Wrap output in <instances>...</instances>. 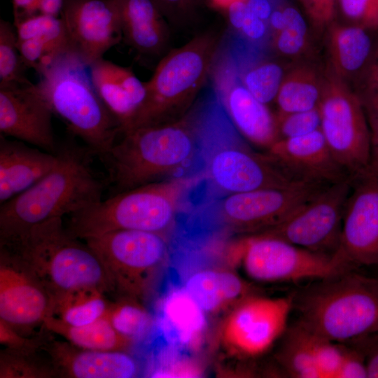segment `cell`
Here are the masks:
<instances>
[{"label": "cell", "instance_id": "ac0fdd59", "mask_svg": "<svg viewBox=\"0 0 378 378\" xmlns=\"http://www.w3.org/2000/svg\"><path fill=\"white\" fill-rule=\"evenodd\" d=\"M59 17L70 48L89 66L122 38L115 0H64Z\"/></svg>", "mask_w": 378, "mask_h": 378}, {"label": "cell", "instance_id": "44dd1931", "mask_svg": "<svg viewBox=\"0 0 378 378\" xmlns=\"http://www.w3.org/2000/svg\"><path fill=\"white\" fill-rule=\"evenodd\" d=\"M76 347L66 342L43 340L41 349L48 354L57 377L130 378L137 374L136 363L122 351Z\"/></svg>", "mask_w": 378, "mask_h": 378}, {"label": "cell", "instance_id": "7dc6e473", "mask_svg": "<svg viewBox=\"0 0 378 378\" xmlns=\"http://www.w3.org/2000/svg\"><path fill=\"white\" fill-rule=\"evenodd\" d=\"M355 85L356 92L378 88V38L370 62Z\"/></svg>", "mask_w": 378, "mask_h": 378}, {"label": "cell", "instance_id": "8992f818", "mask_svg": "<svg viewBox=\"0 0 378 378\" xmlns=\"http://www.w3.org/2000/svg\"><path fill=\"white\" fill-rule=\"evenodd\" d=\"M121 135L102 158L117 193L160 181L200 153L187 113L175 122L140 127Z\"/></svg>", "mask_w": 378, "mask_h": 378}, {"label": "cell", "instance_id": "d590c367", "mask_svg": "<svg viewBox=\"0 0 378 378\" xmlns=\"http://www.w3.org/2000/svg\"><path fill=\"white\" fill-rule=\"evenodd\" d=\"M107 313L114 328L132 340L142 336L151 325L150 315L142 307L132 302L116 304L108 308Z\"/></svg>", "mask_w": 378, "mask_h": 378}, {"label": "cell", "instance_id": "ab89813d", "mask_svg": "<svg viewBox=\"0 0 378 378\" xmlns=\"http://www.w3.org/2000/svg\"><path fill=\"white\" fill-rule=\"evenodd\" d=\"M272 44L281 55L297 57L305 53L310 46L309 35L285 27L272 36Z\"/></svg>", "mask_w": 378, "mask_h": 378}, {"label": "cell", "instance_id": "cb8c5ba5", "mask_svg": "<svg viewBox=\"0 0 378 378\" xmlns=\"http://www.w3.org/2000/svg\"><path fill=\"white\" fill-rule=\"evenodd\" d=\"M326 35L328 67L348 83H357L372 55L378 31L354 24H341L334 21Z\"/></svg>", "mask_w": 378, "mask_h": 378}, {"label": "cell", "instance_id": "d4e9b609", "mask_svg": "<svg viewBox=\"0 0 378 378\" xmlns=\"http://www.w3.org/2000/svg\"><path fill=\"white\" fill-rule=\"evenodd\" d=\"M122 38L136 53L156 57L169 39L167 21L153 0H115Z\"/></svg>", "mask_w": 378, "mask_h": 378}, {"label": "cell", "instance_id": "b9f144b4", "mask_svg": "<svg viewBox=\"0 0 378 378\" xmlns=\"http://www.w3.org/2000/svg\"><path fill=\"white\" fill-rule=\"evenodd\" d=\"M43 339L27 338L20 335L15 328L0 319V342L6 349L19 353H33L41 349Z\"/></svg>", "mask_w": 378, "mask_h": 378}, {"label": "cell", "instance_id": "1f68e13d", "mask_svg": "<svg viewBox=\"0 0 378 378\" xmlns=\"http://www.w3.org/2000/svg\"><path fill=\"white\" fill-rule=\"evenodd\" d=\"M108 309L102 293L85 291L58 304L54 315L59 313V318L66 323L81 326L90 324L103 317Z\"/></svg>", "mask_w": 378, "mask_h": 378}, {"label": "cell", "instance_id": "9a60e30c", "mask_svg": "<svg viewBox=\"0 0 378 378\" xmlns=\"http://www.w3.org/2000/svg\"><path fill=\"white\" fill-rule=\"evenodd\" d=\"M211 72L213 90L234 127L251 142L269 148L279 139L276 118L243 85L227 50L218 51Z\"/></svg>", "mask_w": 378, "mask_h": 378}, {"label": "cell", "instance_id": "9f6ffc18", "mask_svg": "<svg viewBox=\"0 0 378 378\" xmlns=\"http://www.w3.org/2000/svg\"><path fill=\"white\" fill-rule=\"evenodd\" d=\"M300 1H301L303 6H304L309 0H300Z\"/></svg>", "mask_w": 378, "mask_h": 378}, {"label": "cell", "instance_id": "f6af8a7d", "mask_svg": "<svg viewBox=\"0 0 378 378\" xmlns=\"http://www.w3.org/2000/svg\"><path fill=\"white\" fill-rule=\"evenodd\" d=\"M346 344L353 346L364 356L368 377L378 378V331L353 340Z\"/></svg>", "mask_w": 378, "mask_h": 378}, {"label": "cell", "instance_id": "7bdbcfd3", "mask_svg": "<svg viewBox=\"0 0 378 378\" xmlns=\"http://www.w3.org/2000/svg\"><path fill=\"white\" fill-rule=\"evenodd\" d=\"M341 344L343 358L336 378H367V365L363 354L349 344Z\"/></svg>", "mask_w": 378, "mask_h": 378}, {"label": "cell", "instance_id": "816d5d0a", "mask_svg": "<svg viewBox=\"0 0 378 378\" xmlns=\"http://www.w3.org/2000/svg\"><path fill=\"white\" fill-rule=\"evenodd\" d=\"M228 20L234 29L239 31L247 13L246 1H238L227 9Z\"/></svg>", "mask_w": 378, "mask_h": 378}, {"label": "cell", "instance_id": "836d02e7", "mask_svg": "<svg viewBox=\"0 0 378 378\" xmlns=\"http://www.w3.org/2000/svg\"><path fill=\"white\" fill-rule=\"evenodd\" d=\"M13 25L18 40L40 38L56 49L71 48L65 26L60 17L36 14L15 21Z\"/></svg>", "mask_w": 378, "mask_h": 378}, {"label": "cell", "instance_id": "5bb4252c", "mask_svg": "<svg viewBox=\"0 0 378 378\" xmlns=\"http://www.w3.org/2000/svg\"><path fill=\"white\" fill-rule=\"evenodd\" d=\"M327 186L295 181L282 186L230 194L222 201L220 214L232 229L258 234L280 223Z\"/></svg>", "mask_w": 378, "mask_h": 378}, {"label": "cell", "instance_id": "ba28073f", "mask_svg": "<svg viewBox=\"0 0 378 378\" xmlns=\"http://www.w3.org/2000/svg\"><path fill=\"white\" fill-rule=\"evenodd\" d=\"M188 182L160 181L118 192L70 215L66 229L80 239L119 230L164 234L174 223Z\"/></svg>", "mask_w": 378, "mask_h": 378}, {"label": "cell", "instance_id": "30bf717a", "mask_svg": "<svg viewBox=\"0 0 378 378\" xmlns=\"http://www.w3.org/2000/svg\"><path fill=\"white\" fill-rule=\"evenodd\" d=\"M83 240L101 260L113 290L132 296L144 293L168 255L161 233L119 230Z\"/></svg>", "mask_w": 378, "mask_h": 378}, {"label": "cell", "instance_id": "52a82bcc", "mask_svg": "<svg viewBox=\"0 0 378 378\" xmlns=\"http://www.w3.org/2000/svg\"><path fill=\"white\" fill-rule=\"evenodd\" d=\"M220 39L216 32H204L165 55L144 82L146 97L129 130L181 119L210 74Z\"/></svg>", "mask_w": 378, "mask_h": 378}, {"label": "cell", "instance_id": "db71d44e", "mask_svg": "<svg viewBox=\"0 0 378 378\" xmlns=\"http://www.w3.org/2000/svg\"><path fill=\"white\" fill-rule=\"evenodd\" d=\"M268 25L270 29L272 31V36L285 28V19L281 6L274 8L269 18Z\"/></svg>", "mask_w": 378, "mask_h": 378}, {"label": "cell", "instance_id": "8d00e7d4", "mask_svg": "<svg viewBox=\"0 0 378 378\" xmlns=\"http://www.w3.org/2000/svg\"><path fill=\"white\" fill-rule=\"evenodd\" d=\"M276 118L279 139L301 136L321 127L318 107L303 111L278 113Z\"/></svg>", "mask_w": 378, "mask_h": 378}, {"label": "cell", "instance_id": "3957f363", "mask_svg": "<svg viewBox=\"0 0 378 378\" xmlns=\"http://www.w3.org/2000/svg\"><path fill=\"white\" fill-rule=\"evenodd\" d=\"M78 239L64 227L62 218H57L1 246L13 251L28 264L52 297L56 308L81 292L113 290L101 260Z\"/></svg>", "mask_w": 378, "mask_h": 378}, {"label": "cell", "instance_id": "ffe728a7", "mask_svg": "<svg viewBox=\"0 0 378 378\" xmlns=\"http://www.w3.org/2000/svg\"><path fill=\"white\" fill-rule=\"evenodd\" d=\"M268 153L296 179L330 185L350 176L330 150L321 129L301 136L281 139Z\"/></svg>", "mask_w": 378, "mask_h": 378}, {"label": "cell", "instance_id": "74e56055", "mask_svg": "<svg viewBox=\"0 0 378 378\" xmlns=\"http://www.w3.org/2000/svg\"><path fill=\"white\" fill-rule=\"evenodd\" d=\"M349 24L378 31V0H337Z\"/></svg>", "mask_w": 378, "mask_h": 378}, {"label": "cell", "instance_id": "9c48e42d", "mask_svg": "<svg viewBox=\"0 0 378 378\" xmlns=\"http://www.w3.org/2000/svg\"><path fill=\"white\" fill-rule=\"evenodd\" d=\"M318 107L321 131L338 163L350 176L365 169L370 130L363 106L350 85L327 66Z\"/></svg>", "mask_w": 378, "mask_h": 378}, {"label": "cell", "instance_id": "c3c4849f", "mask_svg": "<svg viewBox=\"0 0 378 378\" xmlns=\"http://www.w3.org/2000/svg\"><path fill=\"white\" fill-rule=\"evenodd\" d=\"M366 113L368 120L378 121V88L356 92Z\"/></svg>", "mask_w": 378, "mask_h": 378}, {"label": "cell", "instance_id": "7c38bea8", "mask_svg": "<svg viewBox=\"0 0 378 378\" xmlns=\"http://www.w3.org/2000/svg\"><path fill=\"white\" fill-rule=\"evenodd\" d=\"M351 186L350 176L326 186L280 223L256 234L276 237L317 253H336Z\"/></svg>", "mask_w": 378, "mask_h": 378}, {"label": "cell", "instance_id": "7a4b0ae2", "mask_svg": "<svg viewBox=\"0 0 378 378\" xmlns=\"http://www.w3.org/2000/svg\"><path fill=\"white\" fill-rule=\"evenodd\" d=\"M205 173L211 183L227 195L277 187L300 181L289 174L269 153L248 150L214 96L202 100L191 115Z\"/></svg>", "mask_w": 378, "mask_h": 378}, {"label": "cell", "instance_id": "277c9868", "mask_svg": "<svg viewBox=\"0 0 378 378\" xmlns=\"http://www.w3.org/2000/svg\"><path fill=\"white\" fill-rule=\"evenodd\" d=\"M297 322L336 343L378 331V277L356 270L315 280L293 293Z\"/></svg>", "mask_w": 378, "mask_h": 378}, {"label": "cell", "instance_id": "60d3db41", "mask_svg": "<svg viewBox=\"0 0 378 378\" xmlns=\"http://www.w3.org/2000/svg\"><path fill=\"white\" fill-rule=\"evenodd\" d=\"M167 21L175 26L183 27L192 20L197 0H153Z\"/></svg>", "mask_w": 378, "mask_h": 378}, {"label": "cell", "instance_id": "f546056e", "mask_svg": "<svg viewBox=\"0 0 378 378\" xmlns=\"http://www.w3.org/2000/svg\"><path fill=\"white\" fill-rule=\"evenodd\" d=\"M277 354L285 372L295 378H322L314 347L313 333L296 321L287 328Z\"/></svg>", "mask_w": 378, "mask_h": 378}, {"label": "cell", "instance_id": "5b68a950", "mask_svg": "<svg viewBox=\"0 0 378 378\" xmlns=\"http://www.w3.org/2000/svg\"><path fill=\"white\" fill-rule=\"evenodd\" d=\"M37 73L39 80L36 85L52 113L93 155L104 158L121 132L93 85L89 66L76 52L67 48Z\"/></svg>", "mask_w": 378, "mask_h": 378}, {"label": "cell", "instance_id": "4316f807", "mask_svg": "<svg viewBox=\"0 0 378 378\" xmlns=\"http://www.w3.org/2000/svg\"><path fill=\"white\" fill-rule=\"evenodd\" d=\"M204 312L183 288L170 292L160 309L161 328L172 344L192 345L204 329Z\"/></svg>", "mask_w": 378, "mask_h": 378}, {"label": "cell", "instance_id": "681fc988", "mask_svg": "<svg viewBox=\"0 0 378 378\" xmlns=\"http://www.w3.org/2000/svg\"><path fill=\"white\" fill-rule=\"evenodd\" d=\"M368 120L370 130V148L367 169L378 179V121Z\"/></svg>", "mask_w": 378, "mask_h": 378}, {"label": "cell", "instance_id": "603a6c76", "mask_svg": "<svg viewBox=\"0 0 378 378\" xmlns=\"http://www.w3.org/2000/svg\"><path fill=\"white\" fill-rule=\"evenodd\" d=\"M57 160V153L0 134L1 204L37 183L55 167Z\"/></svg>", "mask_w": 378, "mask_h": 378}, {"label": "cell", "instance_id": "ee69618b", "mask_svg": "<svg viewBox=\"0 0 378 378\" xmlns=\"http://www.w3.org/2000/svg\"><path fill=\"white\" fill-rule=\"evenodd\" d=\"M337 0H309L304 6L314 27L326 30L335 21Z\"/></svg>", "mask_w": 378, "mask_h": 378}, {"label": "cell", "instance_id": "f1b7e54d", "mask_svg": "<svg viewBox=\"0 0 378 378\" xmlns=\"http://www.w3.org/2000/svg\"><path fill=\"white\" fill-rule=\"evenodd\" d=\"M323 71L312 64H298L284 76L276 102L280 113L308 111L318 106Z\"/></svg>", "mask_w": 378, "mask_h": 378}, {"label": "cell", "instance_id": "f35d334b", "mask_svg": "<svg viewBox=\"0 0 378 378\" xmlns=\"http://www.w3.org/2000/svg\"><path fill=\"white\" fill-rule=\"evenodd\" d=\"M312 333L314 354L322 378H336L343 358L342 344Z\"/></svg>", "mask_w": 378, "mask_h": 378}, {"label": "cell", "instance_id": "2e32d148", "mask_svg": "<svg viewBox=\"0 0 378 378\" xmlns=\"http://www.w3.org/2000/svg\"><path fill=\"white\" fill-rule=\"evenodd\" d=\"M351 176L337 252L357 269L378 265V179L367 168Z\"/></svg>", "mask_w": 378, "mask_h": 378}, {"label": "cell", "instance_id": "4dcf8cb0", "mask_svg": "<svg viewBox=\"0 0 378 378\" xmlns=\"http://www.w3.org/2000/svg\"><path fill=\"white\" fill-rule=\"evenodd\" d=\"M237 67L241 83L258 100L267 104L276 99L286 74L279 63L262 61L246 69Z\"/></svg>", "mask_w": 378, "mask_h": 378}, {"label": "cell", "instance_id": "f5cc1de1", "mask_svg": "<svg viewBox=\"0 0 378 378\" xmlns=\"http://www.w3.org/2000/svg\"><path fill=\"white\" fill-rule=\"evenodd\" d=\"M246 5L251 13L268 22L274 10L269 0H246Z\"/></svg>", "mask_w": 378, "mask_h": 378}, {"label": "cell", "instance_id": "4fadbf2b", "mask_svg": "<svg viewBox=\"0 0 378 378\" xmlns=\"http://www.w3.org/2000/svg\"><path fill=\"white\" fill-rule=\"evenodd\" d=\"M293 307L292 294L276 298L248 295L238 302L223 326L225 344L244 357L263 354L284 335Z\"/></svg>", "mask_w": 378, "mask_h": 378}, {"label": "cell", "instance_id": "7402d4cb", "mask_svg": "<svg viewBox=\"0 0 378 378\" xmlns=\"http://www.w3.org/2000/svg\"><path fill=\"white\" fill-rule=\"evenodd\" d=\"M93 85L102 102L118 123L121 134L128 131L146 97L145 83L127 67L101 58L90 66Z\"/></svg>", "mask_w": 378, "mask_h": 378}, {"label": "cell", "instance_id": "e0dca14e", "mask_svg": "<svg viewBox=\"0 0 378 378\" xmlns=\"http://www.w3.org/2000/svg\"><path fill=\"white\" fill-rule=\"evenodd\" d=\"M55 301L28 264L1 246L0 319L15 328L31 327L53 316Z\"/></svg>", "mask_w": 378, "mask_h": 378}, {"label": "cell", "instance_id": "6f0895ef", "mask_svg": "<svg viewBox=\"0 0 378 378\" xmlns=\"http://www.w3.org/2000/svg\"><path fill=\"white\" fill-rule=\"evenodd\" d=\"M378 277V276H377Z\"/></svg>", "mask_w": 378, "mask_h": 378}, {"label": "cell", "instance_id": "6da1fadb", "mask_svg": "<svg viewBox=\"0 0 378 378\" xmlns=\"http://www.w3.org/2000/svg\"><path fill=\"white\" fill-rule=\"evenodd\" d=\"M55 167L34 185L1 204L0 241H9L35 225L83 210L102 200L104 183L86 147L58 148Z\"/></svg>", "mask_w": 378, "mask_h": 378}, {"label": "cell", "instance_id": "e575fe53", "mask_svg": "<svg viewBox=\"0 0 378 378\" xmlns=\"http://www.w3.org/2000/svg\"><path fill=\"white\" fill-rule=\"evenodd\" d=\"M36 352L19 353L5 349L0 356L1 378H50L57 376L51 363L40 360Z\"/></svg>", "mask_w": 378, "mask_h": 378}, {"label": "cell", "instance_id": "d6986e66", "mask_svg": "<svg viewBox=\"0 0 378 378\" xmlns=\"http://www.w3.org/2000/svg\"><path fill=\"white\" fill-rule=\"evenodd\" d=\"M53 113L31 82L0 87V134L57 153Z\"/></svg>", "mask_w": 378, "mask_h": 378}, {"label": "cell", "instance_id": "8fae6325", "mask_svg": "<svg viewBox=\"0 0 378 378\" xmlns=\"http://www.w3.org/2000/svg\"><path fill=\"white\" fill-rule=\"evenodd\" d=\"M240 259L246 274L261 282L315 281L356 270L338 252L317 253L264 234L244 241Z\"/></svg>", "mask_w": 378, "mask_h": 378}, {"label": "cell", "instance_id": "83f0119b", "mask_svg": "<svg viewBox=\"0 0 378 378\" xmlns=\"http://www.w3.org/2000/svg\"><path fill=\"white\" fill-rule=\"evenodd\" d=\"M43 326L47 330L63 337L69 343L80 349L122 351L133 341L114 328L107 312L103 317L88 325L74 326L59 317L50 316L44 320Z\"/></svg>", "mask_w": 378, "mask_h": 378}, {"label": "cell", "instance_id": "11a10c76", "mask_svg": "<svg viewBox=\"0 0 378 378\" xmlns=\"http://www.w3.org/2000/svg\"><path fill=\"white\" fill-rule=\"evenodd\" d=\"M211 4L216 8L227 10L232 4L246 0H210Z\"/></svg>", "mask_w": 378, "mask_h": 378}, {"label": "cell", "instance_id": "484cf974", "mask_svg": "<svg viewBox=\"0 0 378 378\" xmlns=\"http://www.w3.org/2000/svg\"><path fill=\"white\" fill-rule=\"evenodd\" d=\"M183 289L204 312L216 311L249 295L248 286L237 274L217 270L193 273Z\"/></svg>", "mask_w": 378, "mask_h": 378}, {"label": "cell", "instance_id": "bcb514c9", "mask_svg": "<svg viewBox=\"0 0 378 378\" xmlns=\"http://www.w3.org/2000/svg\"><path fill=\"white\" fill-rule=\"evenodd\" d=\"M247 6V5H246ZM268 22L251 13L247 8L244 24L239 32L250 42H260L267 34Z\"/></svg>", "mask_w": 378, "mask_h": 378}, {"label": "cell", "instance_id": "d6a6232c", "mask_svg": "<svg viewBox=\"0 0 378 378\" xmlns=\"http://www.w3.org/2000/svg\"><path fill=\"white\" fill-rule=\"evenodd\" d=\"M18 36L14 25L0 20V87L31 81L18 48Z\"/></svg>", "mask_w": 378, "mask_h": 378}, {"label": "cell", "instance_id": "f907efd6", "mask_svg": "<svg viewBox=\"0 0 378 378\" xmlns=\"http://www.w3.org/2000/svg\"><path fill=\"white\" fill-rule=\"evenodd\" d=\"M41 0H12L14 22L38 14Z\"/></svg>", "mask_w": 378, "mask_h": 378}]
</instances>
